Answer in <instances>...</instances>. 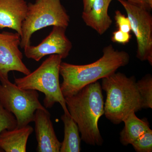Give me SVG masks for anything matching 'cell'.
<instances>
[{"mask_svg":"<svg viewBox=\"0 0 152 152\" xmlns=\"http://www.w3.org/2000/svg\"><path fill=\"white\" fill-rule=\"evenodd\" d=\"M129 61L127 52L115 50L110 45L103 50L102 57L91 64L79 65L62 62L60 75L63 79L61 85L63 96L65 98L73 96L87 85L115 72Z\"/></svg>","mask_w":152,"mask_h":152,"instance_id":"6da1fadb","label":"cell"},{"mask_svg":"<svg viewBox=\"0 0 152 152\" xmlns=\"http://www.w3.org/2000/svg\"><path fill=\"white\" fill-rule=\"evenodd\" d=\"M65 99L68 111L78 127L82 140L91 145H102L103 139L98 121L104 113V103L99 83L87 85Z\"/></svg>","mask_w":152,"mask_h":152,"instance_id":"7a4b0ae2","label":"cell"},{"mask_svg":"<svg viewBox=\"0 0 152 152\" xmlns=\"http://www.w3.org/2000/svg\"><path fill=\"white\" fill-rule=\"evenodd\" d=\"M102 88L107 95L104 114L115 124H121L131 113L143 108L134 76L128 77L125 74L115 72L102 79Z\"/></svg>","mask_w":152,"mask_h":152,"instance_id":"3957f363","label":"cell"},{"mask_svg":"<svg viewBox=\"0 0 152 152\" xmlns=\"http://www.w3.org/2000/svg\"><path fill=\"white\" fill-rule=\"evenodd\" d=\"M62 59L59 55H50L35 70L23 77L15 78L14 82L22 89L36 90L44 94L46 108H51L58 103L64 113L69 114L60 84V68Z\"/></svg>","mask_w":152,"mask_h":152,"instance_id":"277c9868","label":"cell"},{"mask_svg":"<svg viewBox=\"0 0 152 152\" xmlns=\"http://www.w3.org/2000/svg\"><path fill=\"white\" fill-rule=\"evenodd\" d=\"M70 21L61 0H36L34 3H28L22 25L20 47L24 49L30 45L33 34L39 30L51 26L67 28Z\"/></svg>","mask_w":152,"mask_h":152,"instance_id":"5b68a950","label":"cell"},{"mask_svg":"<svg viewBox=\"0 0 152 152\" xmlns=\"http://www.w3.org/2000/svg\"><path fill=\"white\" fill-rule=\"evenodd\" d=\"M0 104L13 114L18 128L34 122L37 110H47L41 103L37 91L22 89L11 83L9 79L0 80Z\"/></svg>","mask_w":152,"mask_h":152,"instance_id":"8992f818","label":"cell"},{"mask_svg":"<svg viewBox=\"0 0 152 152\" xmlns=\"http://www.w3.org/2000/svg\"><path fill=\"white\" fill-rule=\"evenodd\" d=\"M121 4L129 19L132 31L137 43L136 57L148 61L152 65V17L148 10L126 0H117Z\"/></svg>","mask_w":152,"mask_h":152,"instance_id":"52a82bcc","label":"cell"},{"mask_svg":"<svg viewBox=\"0 0 152 152\" xmlns=\"http://www.w3.org/2000/svg\"><path fill=\"white\" fill-rule=\"evenodd\" d=\"M20 35L18 33H0V80L9 79L11 71H17L26 75L31 72L23 61L20 50Z\"/></svg>","mask_w":152,"mask_h":152,"instance_id":"ba28073f","label":"cell"},{"mask_svg":"<svg viewBox=\"0 0 152 152\" xmlns=\"http://www.w3.org/2000/svg\"><path fill=\"white\" fill-rule=\"evenodd\" d=\"M66 29L54 26L49 35L40 43L37 46L30 45L24 49L25 56L37 62L48 55H58L62 59L66 58L72 48V44L66 35Z\"/></svg>","mask_w":152,"mask_h":152,"instance_id":"9c48e42d","label":"cell"},{"mask_svg":"<svg viewBox=\"0 0 152 152\" xmlns=\"http://www.w3.org/2000/svg\"><path fill=\"white\" fill-rule=\"evenodd\" d=\"M51 115L48 110L36 111L34 122L38 152H60L61 143L55 133Z\"/></svg>","mask_w":152,"mask_h":152,"instance_id":"30bf717a","label":"cell"},{"mask_svg":"<svg viewBox=\"0 0 152 152\" xmlns=\"http://www.w3.org/2000/svg\"><path fill=\"white\" fill-rule=\"evenodd\" d=\"M27 10L25 0H0V29H12L21 36Z\"/></svg>","mask_w":152,"mask_h":152,"instance_id":"8fae6325","label":"cell"},{"mask_svg":"<svg viewBox=\"0 0 152 152\" xmlns=\"http://www.w3.org/2000/svg\"><path fill=\"white\" fill-rule=\"evenodd\" d=\"M113 0H95L91 9L83 12L82 18L85 24L100 35L103 34L111 26L113 20L108 9Z\"/></svg>","mask_w":152,"mask_h":152,"instance_id":"7c38bea8","label":"cell"},{"mask_svg":"<svg viewBox=\"0 0 152 152\" xmlns=\"http://www.w3.org/2000/svg\"><path fill=\"white\" fill-rule=\"evenodd\" d=\"M34 129L29 125L5 129L0 134V149L5 152H26L29 136Z\"/></svg>","mask_w":152,"mask_h":152,"instance_id":"4fadbf2b","label":"cell"},{"mask_svg":"<svg viewBox=\"0 0 152 152\" xmlns=\"http://www.w3.org/2000/svg\"><path fill=\"white\" fill-rule=\"evenodd\" d=\"M123 122L125 126L120 133V141L124 145H132L150 129L147 120L140 119L134 112L126 117Z\"/></svg>","mask_w":152,"mask_h":152,"instance_id":"5bb4252c","label":"cell"},{"mask_svg":"<svg viewBox=\"0 0 152 152\" xmlns=\"http://www.w3.org/2000/svg\"><path fill=\"white\" fill-rule=\"evenodd\" d=\"M61 119L64 126V140L61 143L60 152H80L81 138L77 123L70 114L64 113Z\"/></svg>","mask_w":152,"mask_h":152,"instance_id":"9a60e30c","label":"cell"},{"mask_svg":"<svg viewBox=\"0 0 152 152\" xmlns=\"http://www.w3.org/2000/svg\"><path fill=\"white\" fill-rule=\"evenodd\" d=\"M141 97L143 108H152V77L150 74L144 76L137 82Z\"/></svg>","mask_w":152,"mask_h":152,"instance_id":"2e32d148","label":"cell"},{"mask_svg":"<svg viewBox=\"0 0 152 152\" xmlns=\"http://www.w3.org/2000/svg\"><path fill=\"white\" fill-rule=\"evenodd\" d=\"M133 148L137 152L152 151V130L151 129L133 142Z\"/></svg>","mask_w":152,"mask_h":152,"instance_id":"e0dca14e","label":"cell"},{"mask_svg":"<svg viewBox=\"0 0 152 152\" xmlns=\"http://www.w3.org/2000/svg\"><path fill=\"white\" fill-rule=\"evenodd\" d=\"M17 127V120L13 114L4 108L0 104V134L4 130L13 129Z\"/></svg>","mask_w":152,"mask_h":152,"instance_id":"ac0fdd59","label":"cell"},{"mask_svg":"<svg viewBox=\"0 0 152 152\" xmlns=\"http://www.w3.org/2000/svg\"><path fill=\"white\" fill-rule=\"evenodd\" d=\"M115 20L118 29L124 32L130 33L132 31L129 19L119 10H117L115 12Z\"/></svg>","mask_w":152,"mask_h":152,"instance_id":"d6986e66","label":"cell"},{"mask_svg":"<svg viewBox=\"0 0 152 152\" xmlns=\"http://www.w3.org/2000/svg\"><path fill=\"white\" fill-rule=\"evenodd\" d=\"M131 38L130 33L124 32L118 29L113 33L111 39L114 43L126 45L130 42Z\"/></svg>","mask_w":152,"mask_h":152,"instance_id":"ffe728a7","label":"cell"},{"mask_svg":"<svg viewBox=\"0 0 152 152\" xmlns=\"http://www.w3.org/2000/svg\"><path fill=\"white\" fill-rule=\"evenodd\" d=\"M95 1V0H83V12H87L89 10Z\"/></svg>","mask_w":152,"mask_h":152,"instance_id":"44dd1931","label":"cell"},{"mask_svg":"<svg viewBox=\"0 0 152 152\" xmlns=\"http://www.w3.org/2000/svg\"><path fill=\"white\" fill-rule=\"evenodd\" d=\"M126 1L135 4L143 6L149 10L147 5V0H126Z\"/></svg>","mask_w":152,"mask_h":152,"instance_id":"7402d4cb","label":"cell"},{"mask_svg":"<svg viewBox=\"0 0 152 152\" xmlns=\"http://www.w3.org/2000/svg\"><path fill=\"white\" fill-rule=\"evenodd\" d=\"M147 5L149 10L152 8V0H147Z\"/></svg>","mask_w":152,"mask_h":152,"instance_id":"603a6c76","label":"cell"}]
</instances>
